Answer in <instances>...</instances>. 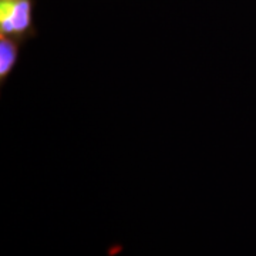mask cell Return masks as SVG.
Returning <instances> with one entry per match:
<instances>
[{
	"mask_svg": "<svg viewBox=\"0 0 256 256\" xmlns=\"http://www.w3.org/2000/svg\"><path fill=\"white\" fill-rule=\"evenodd\" d=\"M34 0H0V34L26 42L36 34Z\"/></svg>",
	"mask_w": 256,
	"mask_h": 256,
	"instance_id": "1",
	"label": "cell"
},
{
	"mask_svg": "<svg viewBox=\"0 0 256 256\" xmlns=\"http://www.w3.org/2000/svg\"><path fill=\"white\" fill-rule=\"evenodd\" d=\"M20 44L16 38L0 34V82H4L13 73L18 60Z\"/></svg>",
	"mask_w": 256,
	"mask_h": 256,
	"instance_id": "2",
	"label": "cell"
}]
</instances>
